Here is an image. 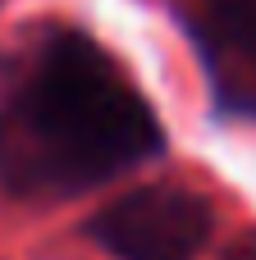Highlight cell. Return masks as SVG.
I'll use <instances>...</instances> for the list:
<instances>
[{
	"label": "cell",
	"instance_id": "1",
	"mask_svg": "<svg viewBox=\"0 0 256 260\" xmlns=\"http://www.w3.org/2000/svg\"><path fill=\"white\" fill-rule=\"evenodd\" d=\"M169 128L133 69L78 23H46L0 69V197L64 206L133 178Z\"/></svg>",
	"mask_w": 256,
	"mask_h": 260
},
{
	"label": "cell",
	"instance_id": "5",
	"mask_svg": "<svg viewBox=\"0 0 256 260\" xmlns=\"http://www.w3.org/2000/svg\"><path fill=\"white\" fill-rule=\"evenodd\" d=\"M5 55H9V50H0V69H5Z\"/></svg>",
	"mask_w": 256,
	"mask_h": 260
},
{
	"label": "cell",
	"instance_id": "3",
	"mask_svg": "<svg viewBox=\"0 0 256 260\" xmlns=\"http://www.w3.org/2000/svg\"><path fill=\"white\" fill-rule=\"evenodd\" d=\"M183 32L197 55L211 110L256 123V0H188Z\"/></svg>",
	"mask_w": 256,
	"mask_h": 260
},
{
	"label": "cell",
	"instance_id": "2",
	"mask_svg": "<svg viewBox=\"0 0 256 260\" xmlns=\"http://www.w3.org/2000/svg\"><path fill=\"white\" fill-rule=\"evenodd\" d=\"M220 233L215 201L192 183H137L82 219V238L105 260H202Z\"/></svg>",
	"mask_w": 256,
	"mask_h": 260
},
{
	"label": "cell",
	"instance_id": "4",
	"mask_svg": "<svg viewBox=\"0 0 256 260\" xmlns=\"http://www.w3.org/2000/svg\"><path fill=\"white\" fill-rule=\"evenodd\" d=\"M224 260H256V229H252V233H243V238L229 247V256H224Z\"/></svg>",
	"mask_w": 256,
	"mask_h": 260
}]
</instances>
